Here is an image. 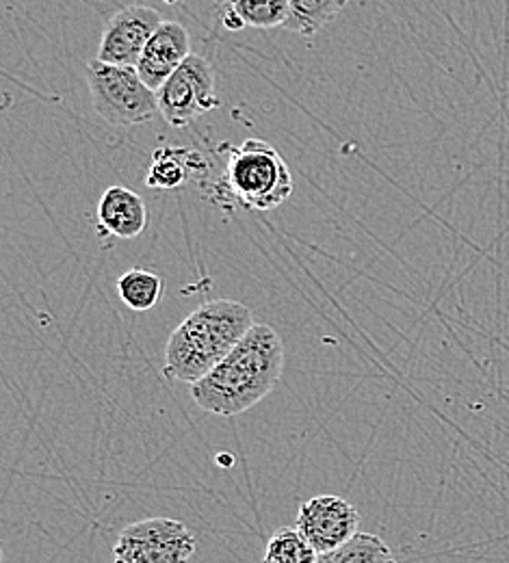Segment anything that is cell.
I'll list each match as a JSON object with an SVG mask.
<instances>
[{
    "label": "cell",
    "mask_w": 509,
    "mask_h": 563,
    "mask_svg": "<svg viewBox=\"0 0 509 563\" xmlns=\"http://www.w3.org/2000/svg\"><path fill=\"white\" fill-rule=\"evenodd\" d=\"M285 343L265 323H254L245 339L218 366L191 384V399L209 415L236 417L261 404L280 382Z\"/></svg>",
    "instance_id": "obj_1"
},
{
    "label": "cell",
    "mask_w": 509,
    "mask_h": 563,
    "mask_svg": "<svg viewBox=\"0 0 509 563\" xmlns=\"http://www.w3.org/2000/svg\"><path fill=\"white\" fill-rule=\"evenodd\" d=\"M252 328V310L241 301L213 299L198 306L167 341L165 375L185 384L200 382Z\"/></svg>",
    "instance_id": "obj_2"
},
{
    "label": "cell",
    "mask_w": 509,
    "mask_h": 563,
    "mask_svg": "<svg viewBox=\"0 0 509 563\" xmlns=\"http://www.w3.org/2000/svg\"><path fill=\"white\" fill-rule=\"evenodd\" d=\"M223 183L228 194L250 211L283 207L292 194V176L283 154L267 141L247 140L230 150Z\"/></svg>",
    "instance_id": "obj_3"
},
{
    "label": "cell",
    "mask_w": 509,
    "mask_h": 563,
    "mask_svg": "<svg viewBox=\"0 0 509 563\" xmlns=\"http://www.w3.org/2000/svg\"><path fill=\"white\" fill-rule=\"evenodd\" d=\"M87 87L96 113L111 126H142L158 111V96L150 89L137 68L91 62L87 68Z\"/></svg>",
    "instance_id": "obj_4"
},
{
    "label": "cell",
    "mask_w": 509,
    "mask_h": 563,
    "mask_svg": "<svg viewBox=\"0 0 509 563\" xmlns=\"http://www.w3.org/2000/svg\"><path fill=\"white\" fill-rule=\"evenodd\" d=\"M196 536L174 518H146L122 529L113 549L115 563H189Z\"/></svg>",
    "instance_id": "obj_5"
},
{
    "label": "cell",
    "mask_w": 509,
    "mask_h": 563,
    "mask_svg": "<svg viewBox=\"0 0 509 563\" xmlns=\"http://www.w3.org/2000/svg\"><path fill=\"white\" fill-rule=\"evenodd\" d=\"M156 96L163 120L174 129H185L218 109L215 71L204 57L191 53L187 62L165 80Z\"/></svg>",
    "instance_id": "obj_6"
},
{
    "label": "cell",
    "mask_w": 509,
    "mask_h": 563,
    "mask_svg": "<svg viewBox=\"0 0 509 563\" xmlns=\"http://www.w3.org/2000/svg\"><path fill=\"white\" fill-rule=\"evenodd\" d=\"M361 514L343 496L319 494L301 503L295 527L319 555L345 547L358 533Z\"/></svg>",
    "instance_id": "obj_7"
},
{
    "label": "cell",
    "mask_w": 509,
    "mask_h": 563,
    "mask_svg": "<svg viewBox=\"0 0 509 563\" xmlns=\"http://www.w3.org/2000/svg\"><path fill=\"white\" fill-rule=\"evenodd\" d=\"M161 22V13L147 4H129L120 9L104 24L96 59L102 64L137 68L142 53Z\"/></svg>",
    "instance_id": "obj_8"
},
{
    "label": "cell",
    "mask_w": 509,
    "mask_h": 563,
    "mask_svg": "<svg viewBox=\"0 0 509 563\" xmlns=\"http://www.w3.org/2000/svg\"><path fill=\"white\" fill-rule=\"evenodd\" d=\"M191 55V35L180 22L163 20L147 42L137 71L150 89L158 91L165 80Z\"/></svg>",
    "instance_id": "obj_9"
},
{
    "label": "cell",
    "mask_w": 509,
    "mask_h": 563,
    "mask_svg": "<svg viewBox=\"0 0 509 563\" xmlns=\"http://www.w3.org/2000/svg\"><path fill=\"white\" fill-rule=\"evenodd\" d=\"M100 228L118 239H135L147 225L146 202L135 191L115 185L98 202Z\"/></svg>",
    "instance_id": "obj_10"
},
{
    "label": "cell",
    "mask_w": 509,
    "mask_h": 563,
    "mask_svg": "<svg viewBox=\"0 0 509 563\" xmlns=\"http://www.w3.org/2000/svg\"><path fill=\"white\" fill-rule=\"evenodd\" d=\"M207 161L200 152L189 147H156L147 169L146 185L150 189H178L191 178L207 172Z\"/></svg>",
    "instance_id": "obj_11"
},
{
    "label": "cell",
    "mask_w": 509,
    "mask_h": 563,
    "mask_svg": "<svg viewBox=\"0 0 509 563\" xmlns=\"http://www.w3.org/2000/svg\"><path fill=\"white\" fill-rule=\"evenodd\" d=\"M289 0H228L221 9V22L228 31L278 29L289 20Z\"/></svg>",
    "instance_id": "obj_12"
},
{
    "label": "cell",
    "mask_w": 509,
    "mask_h": 563,
    "mask_svg": "<svg viewBox=\"0 0 509 563\" xmlns=\"http://www.w3.org/2000/svg\"><path fill=\"white\" fill-rule=\"evenodd\" d=\"M347 2L350 0H289L291 11L285 29L312 40L343 13Z\"/></svg>",
    "instance_id": "obj_13"
},
{
    "label": "cell",
    "mask_w": 509,
    "mask_h": 563,
    "mask_svg": "<svg viewBox=\"0 0 509 563\" xmlns=\"http://www.w3.org/2000/svg\"><path fill=\"white\" fill-rule=\"evenodd\" d=\"M120 299L135 312L152 310L163 297V280L161 276L147 269H131L118 280Z\"/></svg>",
    "instance_id": "obj_14"
},
{
    "label": "cell",
    "mask_w": 509,
    "mask_h": 563,
    "mask_svg": "<svg viewBox=\"0 0 509 563\" xmlns=\"http://www.w3.org/2000/svg\"><path fill=\"white\" fill-rule=\"evenodd\" d=\"M319 553L312 544L299 533L297 527L278 529L265 549L263 563H317Z\"/></svg>",
    "instance_id": "obj_15"
},
{
    "label": "cell",
    "mask_w": 509,
    "mask_h": 563,
    "mask_svg": "<svg viewBox=\"0 0 509 563\" xmlns=\"http://www.w3.org/2000/svg\"><path fill=\"white\" fill-rule=\"evenodd\" d=\"M328 555L334 563H397L390 547L373 533H356L345 547Z\"/></svg>",
    "instance_id": "obj_16"
},
{
    "label": "cell",
    "mask_w": 509,
    "mask_h": 563,
    "mask_svg": "<svg viewBox=\"0 0 509 563\" xmlns=\"http://www.w3.org/2000/svg\"><path fill=\"white\" fill-rule=\"evenodd\" d=\"M317 563H334V560H332V558L325 553V555H319V562Z\"/></svg>",
    "instance_id": "obj_17"
},
{
    "label": "cell",
    "mask_w": 509,
    "mask_h": 563,
    "mask_svg": "<svg viewBox=\"0 0 509 563\" xmlns=\"http://www.w3.org/2000/svg\"><path fill=\"white\" fill-rule=\"evenodd\" d=\"M165 2H167V4H174V2H178V0H165Z\"/></svg>",
    "instance_id": "obj_18"
},
{
    "label": "cell",
    "mask_w": 509,
    "mask_h": 563,
    "mask_svg": "<svg viewBox=\"0 0 509 563\" xmlns=\"http://www.w3.org/2000/svg\"><path fill=\"white\" fill-rule=\"evenodd\" d=\"M215 2H221V4H223V2H228V0H215Z\"/></svg>",
    "instance_id": "obj_19"
}]
</instances>
